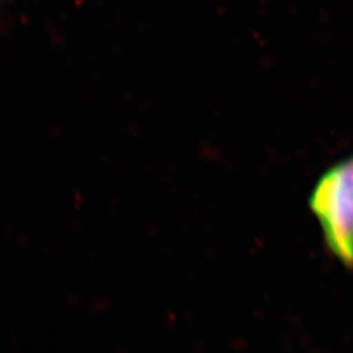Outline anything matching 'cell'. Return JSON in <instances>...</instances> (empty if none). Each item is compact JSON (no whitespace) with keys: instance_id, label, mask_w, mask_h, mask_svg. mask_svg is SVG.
<instances>
[{"instance_id":"1","label":"cell","mask_w":353,"mask_h":353,"mask_svg":"<svg viewBox=\"0 0 353 353\" xmlns=\"http://www.w3.org/2000/svg\"><path fill=\"white\" fill-rule=\"evenodd\" d=\"M309 207L319 222L328 252L353 270V154L320 176Z\"/></svg>"}]
</instances>
